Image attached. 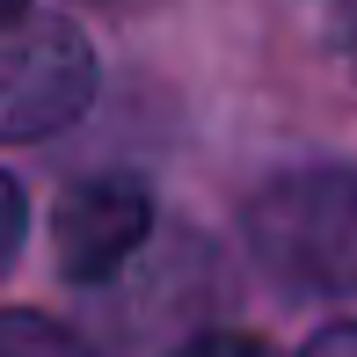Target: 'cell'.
<instances>
[{
	"instance_id": "obj_6",
	"label": "cell",
	"mask_w": 357,
	"mask_h": 357,
	"mask_svg": "<svg viewBox=\"0 0 357 357\" xmlns=\"http://www.w3.org/2000/svg\"><path fill=\"white\" fill-rule=\"evenodd\" d=\"M22 226H29V204H22V190L0 175V270H8L15 248H22Z\"/></svg>"
},
{
	"instance_id": "obj_1",
	"label": "cell",
	"mask_w": 357,
	"mask_h": 357,
	"mask_svg": "<svg viewBox=\"0 0 357 357\" xmlns=\"http://www.w3.org/2000/svg\"><path fill=\"white\" fill-rule=\"evenodd\" d=\"M248 248L291 291L350 299L357 291V168L314 160L284 168L248 197Z\"/></svg>"
},
{
	"instance_id": "obj_2",
	"label": "cell",
	"mask_w": 357,
	"mask_h": 357,
	"mask_svg": "<svg viewBox=\"0 0 357 357\" xmlns=\"http://www.w3.org/2000/svg\"><path fill=\"white\" fill-rule=\"evenodd\" d=\"M95 102V52L66 15H0V146L66 132Z\"/></svg>"
},
{
	"instance_id": "obj_3",
	"label": "cell",
	"mask_w": 357,
	"mask_h": 357,
	"mask_svg": "<svg viewBox=\"0 0 357 357\" xmlns=\"http://www.w3.org/2000/svg\"><path fill=\"white\" fill-rule=\"evenodd\" d=\"M146 226H153V190L139 175H88L59 197L52 241H59V270L73 284H102L139 255Z\"/></svg>"
},
{
	"instance_id": "obj_5",
	"label": "cell",
	"mask_w": 357,
	"mask_h": 357,
	"mask_svg": "<svg viewBox=\"0 0 357 357\" xmlns=\"http://www.w3.org/2000/svg\"><path fill=\"white\" fill-rule=\"evenodd\" d=\"M175 357H278L263 343V335H248V328H212V335H197V343H183Z\"/></svg>"
},
{
	"instance_id": "obj_4",
	"label": "cell",
	"mask_w": 357,
	"mask_h": 357,
	"mask_svg": "<svg viewBox=\"0 0 357 357\" xmlns=\"http://www.w3.org/2000/svg\"><path fill=\"white\" fill-rule=\"evenodd\" d=\"M0 357H95L73 328H59L52 314L29 306H0Z\"/></svg>"
},
{
	"instance_id": "obj_7",
	"label": "cell",
	"mask_w": 357,
	"mask_h": 357,
	"mask_svg": "<svg viewBox=\"0 0 357 357\" xmlns=\"http://www.w3.org/2000/svg\"><path fill=\"white\" fill-rule=\"evenodd\" d=\"M299 357H357V321H335V328H321Z\"/></svg>"
},
{
	"instance_id": "obj_8",
	"label": "cell",
	"mask_w": 357,
	"mask_h": 357,
	"mask_svg": "<svg viewBox=\"0 0 357 357\" xmlns=\"http://www.w3.org/2000/svg\"><path fill=\"white\" fill-rule=\"evenodd\" d=\"M15 8H29V0H0V15H15Z\"/></svg>"
}]
</instances>
